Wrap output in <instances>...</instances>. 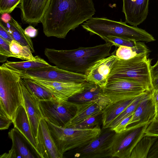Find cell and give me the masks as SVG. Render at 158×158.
I'll return each mask as SVG.
<instances>
[{
  "mask_svg": "<svg viewBox=\"0 0 158 158\" xmlns=\"http://www.w3.org/2000/svg\"><path fill=\"white\" fill-rule=\"evenodd\" d=\"M95 12L93 0H50L41 22L43 32L47 37L65 39Z\"/></svg>",
  "mask_w": 158,
  "mask_h": 158,
  "instance_id": "6da1fadb",
  "label": "cell"
},
{
  "mask_svg": "<svg viewBox=\"0 0 158 158\" xmlns=\"http://www.w3.org/2000/svg\"><path fill=\"white\" fill-rule=\"evenodd\" d=\"M113 45L106 43L95 46L69 50L46 48L44 54L48 60L58 68L68 71L85 75L98 60L110 56Z\"/></svg>",
  "mask_w": 158,
  "mask_h": 158,
  "instance_id": "7a4b0ae2",
  "label": "cell"
},
{
  "mask_svg": "<svg viewBox=\"0 0 158 158\" xmlns=\"http://www.w3.org/2000/svg\"><path fill=\"white\" fill-rule=\"evenodd\" d=\"M91 35H96L104 40L109 36L120 37L146 42L155 41L154 37L145 30L137 26H130L123 22L105 17H92L81 25Z\"/></svg>",
  "mask_w": 158,
  "mask_h": 158,
  "instance_id": "3957f363",
  "label": "cell"
},
{
  "mask_svg": "<svg viewBox=\"0 0 158 158\" xmlns=\"http://www.w3.org/2000/svg\"><path fill=\"white\" fill-rule=\"evenodd\" d=\"M46 121L61 158L68 151L85 146L98 137L102 132L99 126L82 129L60 127Z\"/></svg>",
  "mask_w": 158,
  "mask_h": 158,
  "instance_id": "277c9868",
  "label": "cell"
},
{
  "mask_svg": "<svg viewBox=\"0 0 158 158\" xmlns=\"http://www.w3.org/2000/svg\"><path fill=\"white\" fill-rule=\"evenodd\" d=\"M148 53L139 55L128 60L118 59L109 74L112 77L125 78L145 84L153 89L150 74L151 59Z\"/></svg>",
  "mask_w": 158,
  "mask_h": 158,
  "instance_id": "5b68a950",
  "label": "cell"
},
{
  "mask_svg": "<svg viewBox=\"0 0 158 158\" xmlns=\"http://www.w3.org/2000/svg\"><path fill=\"white\" fill-rule=\"evenodd\" d=\"M17 73L3 64L0 67V108L13 119L19 107L22 104L20 81Z\"/></svg>",
  "mask_w": 158,
  "mask_h": 158,
  "instance_id": "8992f818",
  "label": "cell"
},
{
  "mask_svg": "<svg viewBox=\"0 0 158 158\" xmlns=\"http://www.w3.org/2000/svg\"><path fill=\"white\" fill-rule=\"evenodd\" d=\"M103 94L110 103L136 98L147 90H153L147 85L125 78L112 77L102 89Z\"/></svg>",
  "mask_w": 158,
  "mask_h": 158,
  "instance_id": "52a82bcc",
  "label": "cell"
},
{
  "mask_svg": "<svg viewBox=\"0 0 158 158\" xmlns=\"http://www.w3.org/2000/svg\"><path fill=\"white\" fill-rule=\"evenodd\" d=\"M148 123L133 124L119 133H115L112 144V157L129 158L133 149L145 136Z\"/></svg>",
  "mask_w": 158,
  "mask_h": 158,
  "instance_id": "ba28073f",
  "label": "cell"
},
{
  "mask_svg": "<svg viewBox=\"0 0 158 158\" xmlns=\"http://www.w3.org/2000/svg\"><path fill=\"white\" fill-rule=\"evenodd\" d=\"M40 105L43 118L62 127L74 116L77 111L75 103L68 100L61 102L56 98L40 101Z\"/></svg>",
  "mask_w": 158,
  "mask_h": 158,
  "instance_id": "9c48e42d",
  "label": "cell"
},
{
  "mask_svg": "<svg viewBox=\"0 0 158 158\" xmlns=\"http://www.w3.org/2000/svg\"><path fill=\"white\" fill-rule=\"evenodd\" d=\"M15 72L20 75L22 79H35L51 81L77 83L86 81L85 75L65 70L56 66Z\"/></svg>",
  "mask_w": 158,
  "mask_h": 158,
  "instance_id": "30bf717a",
  "label": "cell"
},
{
  "mask_svg": "<svg viewBox=\"0 0 158 158\" xmlns=\"http://www.w3.org/2000/svg\"><path fill=\"white\" fill-rule=\"evenodd\" d=\"M100 135L85 146L77 149L75 157L102 158L112 157V150L115 132L105 129Z\"/></svg>",
  "mask_w": 158,
  "mask_h": 158,
  "instance_id": "8fae6325",
  "label": "cell"
},
{
  "mask_svg": "<svg viewBox=\"0 0 158 158\" xmlns=\"http://www.w3.org/2000/svg\"><path fill=\"white\" fill-rule=\"evenodd\" d=\"M48 89L59 101H68L72 96L82 92L87 81L80 83L51 81L31 79Z\"/></svg>",
  "mask_w": 158,
  "mask_h": 158,
  "instance_id": "7c38bea8",
  "label": "cell"
},
{
  "mask_svg": "<svg viewBox=\"0 0 158 158\" xmlns=\"http://www.w3.org/2000/svg\"><path fill=\"white\" fill-rule=\"evenodd\" d=\"M35 140L39 158H61L47 123L44 118L40 122Z\"/></svg>",
  "mask_w": 158,
  "mask_h": 158,
  "instance_id": "4fadbf2b",
  "label": "cell"
},
{
  "mask_svg": "<svg viewBox=\"0 0 158 158\" xmlns=\"http://www.w3.org/2000/svg\"><path fill=\"white\" fill-rule=\"evenodd\" d=\"M118 59L113 52L110 56L96 62L86 73V81L94 83L102 89L106 84L109 74Z\"/></svg>",
  "mask_w": 158,
  "mask_h": 158,
  "instance_id": "5bb4252c",
  "label": "cell"
},
{
  "mask_svg": "<svg viewBox=\"0 0 158 158\" xmlns=\"http://www.w3.org/2000/svg\"><path fill=\"white\" fill-rule=\"evenodd\" d=\"M20 84L22 95V105L26 112L33 135L35 139L40 122L43 118L40 109V101L29 93L22 78L20 80Z\"/></svg>",
  "mask_w": 158,
  "mask_h": 158,
  "instance_id": "9a60e30c",
  "label": "cell"
},
{
  "mask_svg": "<svg viewBox=\"0 0 158 158\" xmlns=\"http://www.w3.org/2000/svg\"><path fill=\"white\" fill-rule=\"evenodd\" d=\"M50 0H22L20 8L23 23L36 25L41 23Z\"/></svg>",
  "mask_w": 158,
  "mask_h": 158,
  "instance_id": "2e32d148",
  "label": "cell"
},
{
  "mask_svg": "<svg viewBox=\"0 0 158 158\" xmlns=\"http://www.w3.org/2000/svg\"><path fill=\"white\" fill-rule=\"evenodd\" d=\"M123 12L125 22L137 26L146 19L148 11L149 0H123Z\"/></svg>",
  "mask_w": 158,
  "mask_h": 158,
  "instance_id": "e0dca14e",
  "label": "cell"
},
{
  "mask_svg": "<svg viewBox=\"0 0 158 158\" xmlns=\"http://www.w3.org/2000/svg\"><path fill=\"white\" fill-rule=\"evenodd\" d=\"M8 135L12 142L11 148L8 153L1 155L0 158L35 157L29 147L31 146L16 128L14 127L10 131Z\"/></svg>",
  "mask_w": 158,
  "mask_h": 158,
  "instance_id": "ac0fdd59",
  "label": "cell"
},
{
  "mask_svg": "<svg viewBox=\"0 0 158 158\" xmlns=\"http://www.w3.org/2000/svg\"><path fill=\"white\" fill-rule=\"evenodd\" d=\"M68 101L76 103L95 102L104 108L110 102V99L104 95L100 87L88 81L85 89L82 92L72 96Z\"/></svg>",
  "mask_w": 158,
  "mask_h": 158,
  "instance_id": "d6986e66",
  "label": "cell"
},
{
  "mask_svg": "<svg viewBox=\"0 0 158 158\" xmlns=\"http://www.w3.org/2000/svg\"><path fill=\"white\" fill-rule=\"evenodd\" d=\"M14 127L16 128L27 141L37 154L36 143L33 135L30 123L26 110L22 105L17 109L13 119Z\"/></svg>",
  "mask_w": 158,
  "mask_h": 158,
  "instance_id": "ffe728a7",
  "label": "cell"
},
{
  "mask_svg": "<svg viewBox=\"0 0 158 158\" xmlns=\"http://www.w3.org/2000/svg\"><path fill=\"white\" fill-rule=\"evenodd\" d=\"M152 93L138 105L133 113L128 126L150 123L154 120L156 112Z\"/></svg>",
  "mask_w": 158,
  "mask_h": 158,
  "instance_id": "44dd1931",
  "label": "cell"
},
{
  "mask_svg": "<svg viewBox=\"0 0 158 158\" xmlns=\"http://www.w3.org/2000/svg\"><path fill=\"white\" fill-rule=\"evenodd\" d=\"M77 111L74 116L64 126L70 127L102 111L104 107L95 102L76 103Z\"/></svg>",
  "mask_w": 158,
  "mask_h": 158,
  "instance_id": "7402d4cb",
  "label": "cell"
},
{
  "mask_svg": "<svg viewBox=\"0 0 158 158\" xmlns=\"http://www.w3.org/2000/svg\"><path fill=\"white\" fill-rule=\"evenodd\" d=\"M136 98L114 103L110 102L102 110V123L103 128H107L110 124Z\"/></svg>",
  "mask_w": 158,
  "mask_h": 158,
  "instance_id": "603a6c76",
  "label": "cell"
},
{
  "mask_svg": "<svg viewBox=\"0 0 158 158\" xmlns=\"http://www.w3.org/2000/svg\"><path fill=\"white\" fill-rule=\"evenodd\" d=\"M15 40L23 46L28 47L32 52H35L32 41L31 38L25 33L24 30L18 23L12 17L8 23H5L0 21Z\"/></svg>",
  "mask_w": 158,
  "mask_h": 158,
  "instance_id": "cb8c5ba5",
  "label": "cell"
},
{
  "mask_svg": "<svg viewBox=\"0 0 158 158\" xmlns=\"http://www.w3.org/2000/svg\"><path fill=\"white\" fill-rule=\"evenodd\" d=\"M7 68L15 72H21L50 66V65L38 56L32 60L21 62L7 61L3 64Z\"/></svg>",
  "mask_w": 158,
  "mask_h": 158,
  "instance_id": "d4e9b609",
  "label": "cell"
},
{
  "mask_svg": "<svg viewBox=\"0 0 158 158\" xmlns=\"http://www.w3.org/2000/svg\"><path fill=\"white\" fill-rule=\"evenodd\" d=\"M150 52L144 43L138 41L134 47L120 46L113 52L119 59L128 60L140 54H148Z\"/></svg>",
  "mask_w": 158,
  "mask_h": 158,
  "instance_id": "484cf974",
  "label": "cell"
},
{
  "mask_svg": "<svg viewBox=\"0 0 158 158\" xmlns=\"http://www.w3.org/2000/svg\"><path fill=\"white\" fill-rule=\"evenodd\" d=\"M22 79L29 93L39 101L56 98L48 89L32 79L26 78Z\"/></svg>",
  "mask_w": 158,
  "mask_h": 158,
  "instance_id": "4316f807",
  "label": "cell"
},
{
  "mask_svg": "<svg viewBox=\"0 0 158 158\" xmlns=\"http://www.w3.org/2000/svg\"><path fill=\"white\" fill-rule=\"evenodd\" d=\"M158 137L144 136L136 144L129 158H147L149 151Z\"/></svg>",
  "mask_w": 158,
  "mask_h": 158,
  "instance_id": "83f0119b",
  "label": "cell"
},
{
  "mask_svg": "<svg viewBox=\"0 0 158 158\" xmlns=\"http://www.w3.org/2000/svg\"><path fill=\"white\" fill-rule=\"evenodd\" d=\"M153 90H147L137 97L109 125L111 129L115 127L123 119L132 114L139 104L151 94Z\"/></svg>",
  "mask_w": 158,
  "mask_h": 158,
  "instance_id": "f1b7e54d",
  "label": "cell"
},
{
  "mask_svg": "<svg viewBox=\"0 0 158 158\" xmlns=\"http://www.w3.org/2000/svg\"><path fill=\"white\" fill-rule=\"evenodd\" d=\"M10 49L14 57L24 60L33 59L35 57L28 47L22 45L15 40L10 43Z\"/></svg>",
  "mask_w": 158,
  "mask_h": 158,
  "instance_id": "f546056e",
  "label": "cell"
},
{
  "mask_svg": "<svg viewBox=\"0 0 158 158\" xmlns=\"http://www.w3.org/2000/svg\"><path fill=\"white\" fill-rule=\"evenodd\" d=\"M102 111L70 127L85 129L92 128L99 126L100 121H102Z\"/></svg>",
  "mask_w": 158,
  "mask_h": 158,
  "instance_id": "4dcf8cb0",
  "label": "cell"
},
{
  "mask_svg": "<svg viewBox=\"0 0 158 158\" xmlns=\"http://www.w3.org/2000/svg\"><path fill=\"white\" fill-rule=\"evenodd\" d=\"M106 43L111 44L116 47H118L120 46L128 47H134L135 46L137 42L124 38L114 36H109L105 38L104 40Z\"/></svg>",
  "mask_w": 158,
  "mask_h": 158,
  "instance_id": "1f68e13d",
  "label": "cell"
},
{
  "mask_svg": "<svg viewBox=\"0 0 158 158\" xmlns=\"http://www.w3.org/2000/svg\"><path fill=\"white\" fill-rule=\"evenodd\" d=\"M22 0H0L1 14L11 13Z\"/></svg>",
  "mask_w": 158,
  "mask_h": 158,
  "instance_id": "d6a6232c",
  "label": "cell"
},
{
  "mask_svg": "<svg viewBox=\"0 0 158 158\" xmlns=\"http://www.w3.org/2000/svg\"><path fill=\"white\" fill-rule=\"evenodd\" d=\"M12 123L13 119L10 118L3 110L0 108V130L8 129Z\"/></svg>",
  "mask_w": 158,
  "mask_h": 158,
  "instance_id": "836d02e7",
  "label": "cell"
},
{
  "mask_svg": "<svg viewBox=\"0 0 158 158\" xmlns=\"http://www.w3.org/2000/svg\"><path fill=\"white\" fill-rule=\"evenodd\" d=\"M145 136L158 137V121L153 120L148 125L145 131Z\"/></svg>",
  "mask_w": 158,
  "mask_h": 158,
  "instance_id": "e575fe53",
  "label": "cell"
},
{
  "mask_svg": "<svg viewBox=\"0 0 158 158\" xmlns=\"http://www.w3.org/2000/svg\"><path fill=\"white\" fill-rule=\"evenodd\" d=\"M10 43L0 37V54L13 57L10 49Z\"/></svg>",
  "mask_w": 158,
  "mask_h": 158,
  "instance_id": "d590c367",
  "label": "cell"
},
{
  "mask_svg": "<svg viewBox=\"0 0 158 158\" xmlns=\"http://www.w3.org/2000/svg\"><path fill=\"white\" fill-rule=\"evenodd\" d=\"M132 114H133L123 119L115 127L111 130L114 131L116 133H119L125 130L128 126Z\"/></svg>",
  "mask_w": 158,
  "mask_h": 158,
  "instance_id": "8d00e7d4",
  "label": "cell"
},
{
  "mask_svg": "<svg viewBox=\"0 0 158 158\" xmlns=\"http://www.w3.org/2000/svg\"><path fill=\"white\" fill-rule=\"evenodd\" d=\"M0 37L10 43L14 40L1 22H0Z\"/></svg>",
  "mask_w": 158,
  "mask_h": 158,
  "instance_id": "74e56055",
  "label": "cell"
},
{
  "mask_svg": "<svg viewBox=\"0 0 158 158\" xmlns=\"http://www.w3.org/2000/svg\"><path fill=\"white\" fill-rule=\"evenodd\" d=\"M25 34L30 38H34L38 34V30L34 27L30 25L27 27L24 30Z\"/></svg>",
  "mask_w": 158,
  "mask_h": 158,
  "instance_id": "f35d334b",
  "label": "cell"
},
{
  "mask_svg": "<svg viewBox=\"0 0 158 158\" xmlns=\"http://www.w3.org/2000/svg\"><path fill=\"white\" fill-rule=\"evenodd\" d=\"M150 74L152 80L158 77V63L151 66Z\"/></svg>",
  "mask_w": 158,
  "mask_h": 158,
  "instance_id": "ab89813d",
  "label": "cell"
},
{
  "mask_svg": "<svg viewBox=\"0 0 158 158\" xmlns=\"http://www.w3.org/2000/svg\"><path fill=\"white\" fill-rule=\"evenodd\" d=\"M152 97L156 112L158 110V90H153Z\"/></svg>",
  "mask_w": 158,
  "mask_h": 158,
  "instance_id": "60d3db41",
  "label": "cell"
},
{
  "mask_svg": "<svg viewBox=\"0 0 158 158\" xmlns=\"http://www.w3.org/2000/svg\"><path fill=\"white\" fill-rule=\"evenodd\" d=\"M0 21L4 23H7L11 19L12 17L9 13H5L1 14Z\"/></svg>",
  "mask_w": 158,
  "mask_h": 158,
  "instance_id": "b9f144b4",
  "label": "cell"
},
{
  "mask_svg": "<svg viewBox=\"0 0 158 158\" xmlns=\"http://www.w3.org/2000/svg\"><path fill=\"white\" fill-rule=\"evenodd\" d=\"M152 85L153 90H158V77L152 80Z\"/></svg>",
  "mask_w": 158,
  "mask_h": 158,
  "instance_id": "7bdbcfd3",
  "label": "cell"
},
{
  "mask_svg": "<svg viewBox=\"0 0 158 158\" xmlns=\"http://www.w3.org/2000/svg\"><path fill=\"white\" fill-rule=\"evenodd\" d=\"M8 57L7 56L0 54V62L3 63L7 60Z\"/></svg>",
  "mask_w": 158,
  "mask_h": 158,
  "instance_id": "ee69618b",
  "label": "cell"
},
{
  "mask_svg": "<svg viewBox=\"0 0 158 158\" xmlns=\"http://www.w3.org/2000/svg\"><path fill=\"white\" fill-rule=\"evenodd\" d=\"M154 120L158 121V110L156 112V116Z\"/></svg>",
  "mask_w": 158,
  "mask_h": 158,
  "instance_id": "f6af8a7d",
  "label": "cell"
},
{
  "mask_svg": "<svg viewBox=\"0 0 158 158\" xmlns=\"http://www.w3.org/2000/svg\"><path fill=\"white\" fill-rule=\"evenodd\" d=\"M156 63H158V60H157V61Z\"/></svg>",
  "mask_w": 158,
  "mask_h": 158,
  "instance_id": "bcb514c9",
  "label": "cell"
}]
</instances>
